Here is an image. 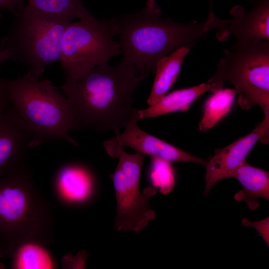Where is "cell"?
Returning <instances> with one entry per match:
<instances>
[{
    "instance_id": "cell-6",
    "label": "cell",
    "mask_w": 269,
    "mask_h": 269,
    "mask_svg": "<svg viewBox=\"0 0 269 269\" xmlns=\"http://www.w3.org/2000/svg\"><path fill=\"white\" fill-rule=\"evenodd\" d=\"M223 51L224 56L207 81L209 91L214 92L230 82L241 109L248 110L258 105L264 115L269 114V41H237Z\"/></svg>"
},
{
    "instance_id": "cell-25",
    "label": "cell",
    "mask_w": 269,
    "mask_h": 269,
    "mask_svg": "<svg viewBox=\"0 0 269 269\" xmlns=\"http://www.w3.org/2000/svg\"><path fill=\"white\" fill-rule=\"evenodd\" d=\"M1 17H2V15H1V13H0V18H1Z\"/></svg>"
},
{
    "instance_id": "cell-23",
    "label": "cell",
    "mask_w": 269,
    "mask_h": 269,
    "mask_svg": "<svg viewBox=\"0 0 269 269\" xmlns=\"http://www.w3.org/2000/svg\"><path fill=\"white\" fill-rule=\"evenodd\" d=\"M24 0H0V10L7 9L13 12L16 6Z\"/></svg>"
},
{
    "instance_id": "cell-21",
    "label": "cell",
    "mask_w": 269,
    "mask_h": 269,
    "mask_svg": "<svg viewBox=\"0 0 269 269\" xmlns=\"http://www.w3.org/2000/svg\"><path fill=\"white\" fill-rule=\"evenodd\" d=\"M242 224L246 226L254 227L269 245V217L257 222H251L244 218Z\"/></svg>"
},
{
    "instance_id": "cell-12",
    "label": "cell",
    "mask_w": 269,
    "mask_h": 269,
    "mask_svg": "<svg viewBox=\"0 0 269 269\" xmlns=\"http://www.w3.org/2000/svg\"><path fill=\"white\" fill-rule=\"evenodd\" d=\"M31 136L9 106L0 113V176L25 164Z\"/></svg>"
},
{
    "instance_id": "cell-4",
    "label": "cell",
    "mask_w": 269,
    "mask_h": 269,
    "mask_svg": "<svg viewBox=\"0 0 269 269\" xmlns=\"http://www.w3.org/2000/svg\"><path fill=\"white\" fill-rule=\"evenodd\" d=\"M9 106L31 138V147L43 142L64 140L77 146L70 134L80 129L66 96L52 82L30 74L3 79Z\"/></svg>"
},
{
    "instance_id": "cell-1",
    "label": "cell",
    "mask_w": 269,
    "mask_h": 269,
    "mask_svg": "<svg viewBox=\"0 0 269 269\" xmlns=\"http://www.w3.org/2000/svg\"><path fill=\"white\" fill-rule=\"evenodd\" d=\"M147 77L131 62L115 66L98 65L61 87L69 100L79 128L98 132L111 130L117 135L126 126L134 110V92Z\"/></svg>"
},
{
    "instance_id": "cell-19",
    "label": "cell",
    "mask_w": 269,
    "mask_h": 269,
    "mask_svg": "<svg viewBox=\"0 0 269 269\" xmlns=\"http://www.w3.org/2000/svg\"><path fill=\"white\" fill-rule=\"evenodd\" d=\"M28 4L40 11L71 19H79L91 14L82 0H27Z\"/></svg>"
},
{
    "instance_id": "cell-3",
    "label": "cell",
    "mask_w": 269,
    "mask_h": 269,
    "mask_svg": "<svg viewBox=\"0 0 269 269\" xmlns=\"http://www.w3.org/2000/svg\"><path fill=\"white\" fill-rule=\"evenodd\" d=\"M53 219L26 164L0 176V246L8 254L25 243H52Z\"/></svg>"
},
{
    "instance_id": "cell-17",
    "label": "cell",
    "mask_w": 269,
    "mask_h": 269,
    "mask_svg": "<svg viewBox=\"0 0 269 269\" xmlns=\"http://www.w3.org/2000/svg\"><path fill=\"white\" fill-rule=\"evenodd\" d=\"M14 269H54V259L46 246L36 242L21 244L9 252Z\"/></svg>"
},
{
    "instance_id": "cell-9",
    "label": "cell",
    "mask_w": 269,
    "mask_h": 269,
    "mask_svg": "<svg viewBox=\"0 0 269 269\" xmlns=\"http://www.w3.org/2000/svg\"><path fill=\"white\" fill-rule=\"evenodd\" d=\"M138 110L134 108L124 131L105 141L103 146L108 154L117 158L120 147L129 146L136 152L158 157L170 162H193L204 166L207 161L189 153L140 129Z\"/></svg>"
},
{
    "instance_id": "cell-18",
    "label": "cell",
    "mask_w": 269,
    "mask_h": 269,
    "mask_svg": "<svg viewBox=\"0 0 269 269\" xmlns=\"http://www.w3.org/2000/svg\"><path fill=\"white\" fill-rule=\"evenodd\" d=\"M206 100L199 130L206 132L213 129L231 111L237 93L234 89L222 88L212 93Z\"/></svg>"
},
{
    "instance_id": "cell-22",
    "label": "cell",
    "mask_w": 269,
    "mask_h": 269,
    "mask_svg": "<svg viewBox=\"0 0 269 269\" xmlns=\"http://www.w3.org/2000/svg\"><path fill=\"white\" fill-rule=\"evenodd\" d=\"M9 60L8 55L6 51L0 49V66L5 61ZM9 107L3 84V78H0V113Z\"/></svg>"
},
{
    "instance_id": "cell-13",
    "label": "cell",
    "mask_w": 269,
    "mask_h": 269,
    "mask_svg": "<svg viewBox=\"0 0 269 269\" xmlns=\"http://www.w3.org/2000/svg\"><path fill=\"white\" fill-rule=\"evenodd\" d=\"M53 184L56 196L61 203L77 206L85 204L93 198L97 179L89 166L81 162H71L58 168Z\"/></svg>"
},
{
    "instance_id": "cell-5",
    "label": "cell",
    "mask_w": 269,
    "mask_h": 269,
    "mask_svg": "<svg viewBox=\"0 0 269 269\" xmlns=\"http://www.w3.org/2000/svg\"><path fill=\"white\" fill-rule=\"evenodd\" d=\"M10 28L0 42L9 60L18 61L27 73L40 77L49 65L60 61L63 34L72 20L20 3Z\"/></svg>"
},
{
    "instance_id": "cell-14",
    "label": "cell",
    "mask_w": 269,
    "mask_h": 269,
    "mask_svg": "<svg viewBox=\"0 0 269 269\" xmlns=\"http://www.w3.org/2000/svg\"><path fill=\"white\" fill-rule=\"evenodd\" d=\"M242 185V189L234 195L238 201H244L251 210L260 206L259 199L269 200V173L249 164L246 160L235 171L233 177Z\"/></svg>"
},
{
    "instance_id": "cell-20",
    "label": "cell",
    "mask_w": 269,
    "mask_h": 269,
    "mask_svg": "<svg viewBox=\"0 0 269 269\" xmlns=\"http://www.w3.org/2000/svg\"><path fill=\"white\" fill-rule=\"evenodd\" d=\"M171 162L151 157L147 178L151 187L164 195L173 189L176 183L175 173Z\"/></svg>"
},
{
    "instance_id": "cell-2",
    "label": "cell",
    "mask_w": 269,
    "mask_h": 269,
    "mask_svg": "<svg viewBox=\"0 0 269 269\" xmlns=\"http://www.w3.org/2000/svg\"><path fill=\"white\" fill-rule=\"evenodd\" d=\"M214 15L210 7L204 22L179 23L164 17L155 0H147L139 12L115 18L123 59L148 78L160 59L182 47L191 49L214 30Z\"/></svg>"
},
{
    "instance_id": "cell-24",
    "label": "cell",
    "mask_w": 269,
    "mask_h": 269,
    "mask_svg": "<svg viewBox=\"0 0 269 269\" xmlns=\"http://www.w3.org/2000/svg\"><path fill=\"white\" fill-rule=\"evenodd\" d=\"M7 251L5 249L0 246V258L4 256L7 255Z\"/></svg>"
},
{
    "instance_id": "cell-10",
    "label": "cell",
    "mask_w": 269,
    "mask_h": 269,
    "mask_svg": "<svg viewBox=\"0 0 269 269\" xmlns=\"http://www.w3.org/2000/svg\"><path fill=\"white\" fill-rule=\"evenodd\" d=\"M269 140V114L248 134L239 137L226 146L216 149L206 162L204 195L221 180L232 177L237 169L245 161L256 144Z\"/></svg>"
},
{
    "instance_id": "cell-16",
    "label": "cell",
    "mask_w": 269,
    "mask_h": 269,
    "mask_svg": "<svg viewBox=\"0 0 269 269\" xmlns=\"http://www.w3.org/2000/svg\"><path fill=\"white\" fill-rule=\"evenodd\" d=\"M209 86L203 83L198 85L178 89L166 94L154 104L145 109L138 110L140 120L154 118L176 112H184L203 94Z\"/></svg>"
},
{
    "instance_id": "cell-8",
    "label": "cell",
    "mask_w": 269,
    "mask_h": 269,
    "mask_svg": "<svg viewBox=\"0 0 269 269\" xmlns=\"http://www.w3.org/2000/svg\"><path fill=\"white\" fill-rule=\"evenodd\" d=\"M145 154L127 152L120 147L119 161L110 175L116 195L117 212L114 227L118 231L137 233L145 228L155 217L149 201L156 193L152 187L140 189L141 172Z\"/></svg>"
},
{
    "instance_id": "cell-11",
    "label": "cell",
    "mask_w": 269,
    "mask_h": 269,
    "mask_svg": "<svg viewBox=\"0 0 269 269\" xmlns=\"http://www.w3.org/2000/svg\"><path fill=\"white\" fill-rule=\"evenodd\" d=\"M231 19L218 18L216 37L221 42L234 36L237 42L251 39L269 41V0H259L246 12L236 5L230 10Z\"/></svg>"
},
{
    "instance_id": "cell-15",
    "label": "cell",
    "mask_w": 269,
    "mask_h": 269,
    "mask_svg": "<svg viewBox=\"0 0 269 269\" xmlns=\"http://www.w3.org/2000/svg\"><path fill=\"white\" fill-rule=\"evenodd\" d=\"M190 51V48L182 47L157 61L155 78L146 102L149 106L157 102L173 86L179 74L184 59Z\"/></svg>"
},
{
    "instance_id": "cell-7",
    "label": "cell",
    "mask_w": 269,
    "mask_h": 269,
    "mask_svg": "<svg viewBox=\"0 0 269 269\" xmlns=\"http://www.w3.org/2000/svg\"><path fill=\"white\" fill-rule=\"evenodd\" d=\"M115 18L98 19L90 15L71 22L61 44V67L65 79H77L90 69L121 53Z\"/></svg>"
}]
</instances>
